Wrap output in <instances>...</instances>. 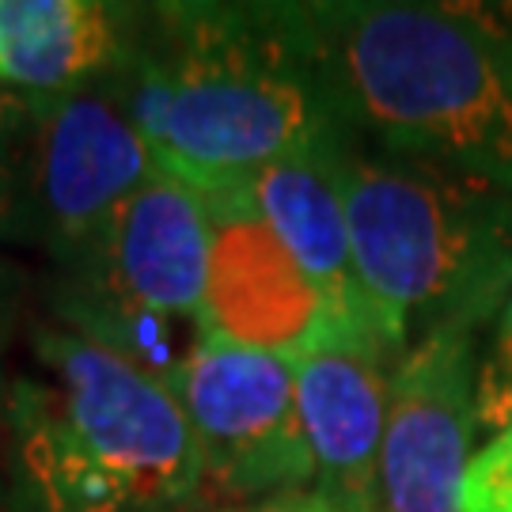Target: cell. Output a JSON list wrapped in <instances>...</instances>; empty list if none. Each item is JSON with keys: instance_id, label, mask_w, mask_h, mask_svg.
Instances as JSON below:
<instances>
[{"instance_id": "18", "label": "cell", "mask_w": 512, "mask_h": 512, "mask_svg": "<svg viewBox=\"0 0 512 512\" xmlns=\"http://www.w3.org/2000/svg\"><path fill=\"white\" fill-rule=\"evenodd\" d=\"M4 403H8V380H4V368H0V421H4Z\"/></svg>"}, {"instance_id": "9", "label": "cell", "mask_w": 512, "mask_h": 512, "mask_svg": "<svg viewBox=\"0 0 512 512\" xmlns=\"http://www.w3.org/2000/svg\"><path fill=\"white\" fill-rule=\"evenodd\" d=\"M205 202L213 217V258L202 330L285 361H300L334 338L353 334L274 228L258 217L243 186L205 194Z\"/></svg>"}, {"instance_id": "8", "label": "cell", "mask_w": 512, "mask_h": 512, "mask_svg": "<svg viewBox=\"0 0 512 512\" xmlns=\"http://www.w3.org/2000/svg\"><path fill=\"white\" fill-rule=\"evenodd\" d=\"M475 330L444 327L410 342L391 372L376 512H463L475 456Z\"/></svg>"}, {"instance_id": "1", "label": "cell", "mask_w": 512, "mask_h": 512, "mask_svg": "<svg viewBox=\"0 0 512 512\" xmlns=\"http://www.w3.org/2000/svg\"><path fill=\"white\" fill-rule=\"evenodd\" d=\"M164 171L232 190L300 152L353 145L300 4H148L114 76Z\"/></svg>"}, {"instance_id": "16", "label": "cell", "mask_w": 512, "mask_h": 512, "mask_svg": "<svg viewBox=\"0 0 512 512\" xmlns=\"http://www.w3.org/2000/svg\"><path fill=\"white\" fill-rule=\"evenodd\" d=\"M255 512H338L334 505H327L319 494H293V497H277V501H270V505H262V509Z\"/></svg>"}, {"instance_id": "14", "label": "cell", "mask_w": 512, "mask_h": 512, "mask_svg": "<svg viewBox=\"0 0 512 512\" xmlns=\"http://www.w3.org/2000/svg\"><path fill=\"white\" fill-rule=\"evenodd\" d=\"M475 414L478 433H490V437H497L512 421V296L494 315L490 353L478 361Z\"/></svg>"}, {"instance_id": "12", "label": "cell", "mask_w": 512, "mask_h": 512, "mask_svg": "<svg viewBox=\"0 0 512 512\" xmlns=\"http://www.w3.org/2000/svg\"><path fill=\"white\" fill-rule=\"evenodd\" d=\"M137 8L107 0H0V88L57 99L122 73Z\"/></svg>"}, {"instance_id": "15", "label": "cell", "mask_w": 512, "mask_h": 512, "mask_svg": "<svg viewBox=\"0 0 512 512\" xmlns=\"http://www.w3.org/2000/svg\"><path fill=\"white\" fill-rule=\"evenodd\" d=\"M463 512H512V421L471 456Z\"/></svg>"}, {"instance_id": "17", "label": "cell", "mask_w": 512, "mask_h": 512, "mask_svg": "<svg viewBox=\"0 0 512 512\" xmlns=\"http://www.w3.org/2000/svg\"><path fill=\"white\" fill-rule=\"evenodd\" d=\"M16 296H19V289H16V270L0 262V334H4L8 319H12V300H16Z\"/></svg>"}, {"instance_id": "3", "label": "cell", "mask_w": 512, "mask_h": 512, "mask_svg": "<svg viewBox=\"0 0 512 512\" xmlns=\"http://www.w3.org/2000/svg\"><path fill=\"white\" fill-rule=\"evenodd\" d=\"M300 12L357 141L512 190V23L414 0H319Z\"/></svg>"}, {"instance_id": "5", "label": "cell", "mask_w": 512, "mask_h": 512, "mask_svg": "<svg viewBox=\"0 0 512 512\" xmlns=\"http://www.w3.org/2000/svg\"><path fill=\"white\" fill-rule=\"evenodd\" d=\"M167 387L194 429L213 494L277 501L311 490L315 463L296 406L293 361L198 330Z\"/></svg>"}, {"instance_id": "11", "label": "cell", "mask_w": 512, "mask_h": 512, "mask_svg": "<svg viewBox=\"0 0 512 512\" xmlns=\"http://www.w3.org/2000/svg\"><path fill=\"white\" fill-rule=\"evenodd\" d=\"M342 148L300 152L289 160L262 167L243 190L258 217L274 228L285 251L300 262V270L315 281V289L327 296L342 327L353 334L384 338L376 327V315L365 296L353 239H349L346 198H342Z\"/></svg>"}, {"instance_id": "2", "label": "cell", "mask_w": 512, "mask_h": 512, "mask_svg": "<svg viewBox=\"0 0 512 512\" xmlns=\"http://www.w3.org/2000/svg\"><path fill=\"white\" fill-rule=\"evenodd\" d=\"M35 372L8 380V512H194L205 467L164 376L80 330H35Z\"/></svg>"}, {"instance_id": "10", "label": "cell", "mask_w": 512, "mask_h": 512, "mask_svg": "<svg viewBox=\"0 0 512 512\" xmlns=\"http://www.w3.org/2000/svg\"><path fill=\"white\" fill-rule=\"evenodd\" d=\"M395 365L399 353L372 334H342L293 361L296 406L315 463L311 494L338 512H376Z\"/></svg>"}, {"instance_id": "6", "label": "cell", "mask_w": 512, "mask_h": 512, "mask_svg": "<svg viewBox=\"0 0 512 512\" xmlns=\"http://www.w3.org/2000/svg\"><path fill=\"white\" fill-rule=\"evenodd\" d=\"M160 171L114 80L38 99L19 239L46 247L76 274L103 247L129 198Z\"/></svg>"}, {"instance_id": "4", "label": "cell", "mask_w": 512, "mask_h": 512, "mask_svg": "<svg viewBox=\"0 0 512 512\" xmlns=\"http://www.w3.org/2000/svg\"><path fill=\"white\" fill-rule=\"evenodd\" d=\"M342 198L357 274L399 357L433 330H478L512 296V190L353 141Z\"/></svg>"}, {"instance_id": "13", "label": "cell", "mask_w": 512, "mask_h": 512, "mask_svg": "<svg viewBox=\"0 0 512 512\" xmlns=\"http://www.w3.org/2000/svg\"><path fill=\"white\" fill-rule=\"evenodd\" d=\"M38 99L0 88V239H19Z\"/></svg>"}, {"instance_id": "7", "label": "cell", "mask_w": 512, "mask_h": 512, "mask_svg": "<svg viewBox=\"0 0 512 512\" xmlns=\"http://www.w3.org/2000/svg\"><path fill=\"white\" fill-rule=\"evenodd\" d=\"M213 258V217L198 186L160 171L118 213L88 266L73 274L88 338H107L122 315L133 327L186 319L202 330Z\"/></svg>"}]
</instances>
